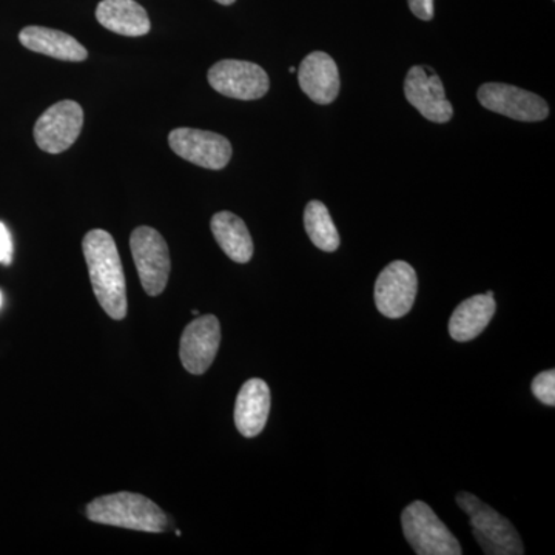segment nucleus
Instances as JSON below:
<instances>
[{
	"label": "nucleus",
	"mask_w": 555,
	"mask_h": 555,
	"mask_svg": "<svg viewBox=\"0 0 555 555\" xmlns=\"http://www.w3.org/2000/svg\"><path fill=\"white\" fill-rule=\"evenodd\" d=\"M82 250L98 302L109 318L124 320L129 302L126 275L115 240L105 230H91L82 241Z\"/></svg>",
	"instance_id": "obj_1"
},
{
	"label": "nucleus",
	"mask_w": 555,
	"mask_h": 555,
	"mask_svg": "<svg viewBox=\"0 0 555 555\" xmlns=\"http://www.w3.org/2000/svg\"><path fill=\"white\" fill-rule=\"evenodd\" d=\"M87 517L94 524L142 532H164L169 525L166 514L155 502L131 492L93 500L87 505Z\"/></svg>",
	"instance_id": "obj_2"
},
{
	"label": "nucleus",
	"mask_w": 555,
	"mask_h": 555,
	"mask_svg": "<svg viewBox=\"0 0 555 555\" xmlns=\"http://www.w3.org/2000/svg\"><path fill=\"white\" fill-rule=\"evenodd\" d=\"M456 503L465 511L478 545L488 555H521L525 546L507 518L469 492H460Z\"/></svg>",
	"instance_id": "obj_3"
},
{
	"label": "nucleus",
	"mask_w": 555,
	"mask_h": 555,
	"mask_svg": "<svg viewBox=\"0 0 555 555\" xmlns=\"http://www.w3.org/2000/svg\"><path fill=\"white\" fill-rule=\"evenodd\" d=\"M404 537L418 555H462L459 540L425 502L411 503L401 514Z\"/></svg>",
	"instance_id": "obj_4"
},
{
	"label": "nucleus",
	"mask_w": 555,
	"mask_h": 555,
	"mask_svg": "<svg viewBox=\"0 0 555 555\" xmlns=\"http://www.w3.org/2000/svg\"><path fill=\"white\" fill-rule=\"evenodd\" d=\"M130 248L145 294L158 297L166 291L171 269L166 240L158 230L142 225L131 233Z\"/></svg>",
	"instance_id": "obj_5"
},
{
	"label": "nucleus",
	"mask_w": 555,
	"mask_h": 555,
	"mask_svg": "<svg viewBox=\"0 0 555 555\" xmlns=\"http://www.w3.org/2000/svg\"><path fill=\"white\" fill-rule=\"evenodd\" d=\"M208 83L218 93L240 101L261 100L270 89L264 69L254 62L235 60L219 61L208 69Z\"/></svg>",
	"instance_id": "obj_6"
},
{
	"label": "nucleus",
	"mask_w": 555,
	"mask_h": 555,
	"mask_svg": "<svg viewBox=\"0 0 555 555\" xmlns=\"http://www.w3.org/2000/svg\"><path fill=\"white\" fill-rule=\"evenodd\" d=\"M83 126V109L78 102L61 101L40 115L35 141L42 152L57 155L75 144Z\"/></svg>",
	"instance_id": "obj_7"
},
{
	"label": "nucleus",
	"mask_w": 555,
	"mask_h": 555,
	"mask_svg": "<svg viewBox=\"0 0 555 555\" xmlns=\"http://www.w3.org/2000/svg\"><path fill=\"white\" fill-rule=\"evenodd\" d=\"M418 278L406 261H393L383 269L375 283V305L382 315L403 318L414 308Z\"/></svg>",
	"instance_id": "obj_8"
},
{
	"label": "nucleus",
	"mask_w": 555,
	"mask_h": 555,
	"mask_svg": "<svg viewBox=\"0 0 555 555\" xmlns=\"http://www.w3.org/2000/svg\"><path fill=\"white\" fill-rule=\"evenodd\" d=\"M170 149L182 159L208 170H221L232 159V144L214 131L175 129L169 134Z\"/></svg>",
	"instance_id": "obj_9"
},
{
	"label": "nucleus",
	"mask_w": 555,
	"mask_h": 555,
	"mask_svg": "<svg viewBox=\"0 0 555 555\" xmlns=\"http://www.w3.org/2000/svg\"><path fill=\"white\" fill-rule=\"evenodd\" d=\"M477 98L485 108L511 119L539 122L550 116V105L543 98L507 83H485Z\"/></svg>",
	"instance_id": "obj_10"
},
{
	"label": "nucleus",
	"mask_w": 555,
	"mask_h": 555,
	"mask_svg": "<svg viewBox=\"0 0 555 555\" xmlns=\"http://www.w3.org/2000/svg\"><path fill=\"white\" fill-rule=\"evenodd\" d=\"M221 343V326L215 315L198 317L182 332L179 358L185 371L203 375L214 364Z\"/></svg>",
	"instance_id": "obj_11"
},
{
	"label": "nucleus",
	"mask_w": 555,
	"mask_h": 555,
	"mask_svg": "<svg viewBox=\"0 0 555 555\" xmlns=\"http://www.w3.org/2000/svg\"><path fill=\"white\" fill-rule=\"evenodd\" d=\"M404 94L409 104L418 109L427 120L444 124L454 116V108L444 93L443 82L436 73H427L425 67L415 65L409 69L404 80Z\"/></svg>",
	"instance_id": "obj_12"
},
{
	"label": "nucleus",
	"mask_w": 555,
	"mask_h": 555,
	"mask_svg": "<svg viewBox=\"0 0 555 555\" xmlns=\"http://www.w3.org/2000/svg\"><path fill=\"white\" fill-rule=\"evenodd\" d=\"M298 82L301 90L320 105L332 104L339 93V73L335 61L323 51H313L299 64Z\"/></svg>",
	"instance_id": "obj_13"
},
{
	"label": "nucleus",
	"mask_w": 555,
	"mask_h": 555,
	"mask_svg": "<svg viewBox=\"0 0 555 555\" xmlns=\"http://www.w3.org/2000/svg\"><path fill=\"white\" fill-rule=\"evenodd\" d=\"M270 389L268 383L251 378L241 387L235 404V425L241 436L254 438L262 433L269 420Z\"/></svg>",
	"instance_id": "obj_14"
},
{
	"label": "nucleus",
	"mask_w": 555,
	"mask_h": 555,
	"mask_svg": "<svg viewBox=\"0 0 555 555\" xmlns=\"http://www.w3.org/2000/svg\"><path fill=\"white\" fill-rule=\"evenodd\" d=\"M25 49L46 54L54 60L82 62L89 57V51L67 33L46 27H25L20 33Z\"/></svg>",
	"instance_id": "obj_15"
},
{
	"label": "nucleus",
	"mask_w": 555,
	"mask_h": 555,
	"mask_svg": "<svg viewBox=\"0 0 555 555\" xmlns=\"http://www.w3.org/2000/svg\"><path fill=\"white\" fill-rule=\"evenodd\" d=\"M96 20L107 30L130 38L147 35L152 28L147 11L134 0H102Z\"/></svg>",
	"instance_id": "obj_16"
},
{
	"label": "nucleus",
	"mask_w": 555,
	"mask_h": 555,
	"mask_svg": "<svg viewBox=\"0 0 555 555\" xmlns=\"http://www.w3.org/2000/svg\"><path fill=\"white\" fill-rule=\"evenodd\" d=\"M495 309V299L488 294L465 299L449 320V335L459 343L476 339L491 323Z\"/></svg>",
	"instance_id": "obj_17"
},
{
	"label": "nucleus",
	"mask_w": 555,
	"mask_h": 555,
	"mask_svg": "<svg viewBox=\"0 0 555 555\" xmlns=\"http://www.w3.org/2000/svg\"><path fill=\"white\" fill-rule=\"evenodd\" d=\"M211 233L225 255L238 264H246L254 257V241L246 222L232 211H219L211 218Z\"/></svg>",
	"instance_id": "obj_18"
},
{
	"label": "nucleus",
	"mask_w": 555,
	"mask_h": 555,
	"mask_svg": "<svg viewBox=\"0 0 555 555\" xmlns=\"http://www.w3.org/2000/svg\"><path fill=\"white\" fill-rule=\"evenodd\" d=\"M305 228L313 246L320 250L331 254V251L337 250L341 243L331 214L321 201H310L306 206Z\"/></svg>",
	"instance_id": "obj_19"
},
{
	"label": "nucleus",
	"mask_w": 555,
	"mask_h": 555,
	"mask_svg": "<svg viewBox=\"0 0 555 555\" xmlns=\"http://www.w3.org/2000/svg\"><path fill=\"white\" fill-rule=\"evenodd\" d=\"M532 393L546 406H555V371L542 372L532 379Z\"/></svg>",
	"instance_id": "obj_20"
},
{
	"label": "nucleus",
	"mask_w": 555,
	"mask_h": 555,
	"mask_svg": "<svg viewBox=\"0 0 555 555\" xmlns=\"http://www.w3.org/2000/svg\"><path fill=\"white\" fill-rule=\"evenodd\" d=\"M13 261V240L10 230L0 222V264L10 266Z\"/></svg>",
	"instance_id": "obj_21"
},
{
	"label": "nucleus",
	"mask_w": 555,
	"mask_h": 555,
	"mask_svg": "<svg viewBox=\"0 0 555 555\" xmlns=\"http://www.w3.org/2000/svg\"><path fill=\"white\" fill-rule=\"evenodd\" d=\"M409 9L418 20L430 21L434 17V0H408Z\"/></svg>",
	"instance_id": "obj_22"
},
{
	"label": "nucleus",
	"mask_w": 555,
	"mask_h": 555,
	"mask_svg": "<svg viewBox=\"0 0 555 555\" xmlns=\"http://www.w3.org/2000/svg\"><path fill=\"white\" fill-rule=\"evenodd\" d=\"M218 3H221V5H232V3H235V0H217Z\"/></svg>",
	"instance_id": "obj_23"
},
{
	"label": "nucleus",
	"mask_w": 555,
	"mask_h": 555,
	"mask_svg": "<svg viewBox=\"0 0 555 555\" xmlns=\"http://www.w3.org/2000/svg\"><path fill=\"white\" fill-rule=\"evenodd\" d=\"M288 72H291V73H297V68H295V67H291V69H288Z\"/></svg>",
	"instance_id": "obj_24"
},
{
	"label": "nucleus",
	"mask_w": 555,
	"mask_h": 555,
	"mask_svg": "<svg viewBox=\"0 0 555 555\" xmlns=\"http://www.w3.org/2000/svg\"><path fill=\"white\" fill-rule=\"evenodd\" d=\"M0 308H2V292H0Z\"/></svg>",
	"instance_id": "obj_25"
}]
</instances>
